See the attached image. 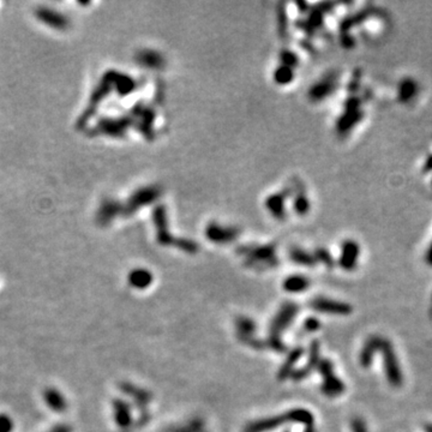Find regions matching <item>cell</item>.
<instances>
[{
  "label": "cell",
  "instance_id": "6da1fadb",
  "mask_svg": "<svg viewBox=\"0 0 432 432\" xmlns=\"http://www.w3.org/2000/svg\"><path fill=\"white\" fill-rule=\"evenodd\" d=\"M381 351L384 359V367H386L387 380L389 384L394 388H400L402 386L403 378L401 368L399 366L395 351H394L392 343L387 339L374 335L365 342L360 352V364L362 367H368L371 364L372 357L376 352Z\"/></svg>",
  "mask_w": 432,
  "mask_h": 432
},
{
  "label": "cell",
  "instance_id": "7a4b0ae2",
  "mask_svg": "<svg viewBox=\"0 0 432 432\" xmlns=\"http://www.w3.org/2000/svg\"><path fill=\"white\" fill-rule=\"evenodd\" d=\"M160 195L161 190L157 186H147V188L141 189L129 198L125 206H122V215H131V214L136 213L138 209H141L142 207L149 206L150 203H153L160 197Z\"/></svg>",
  "mask_w": 432,
  "mask_h": 432
},
{
  "label": "cell",
  "instance_id": "3957f363",
  "mask_svg": "<svg viewBox=\"0 0 432 432\" xmlns=\"http://www.w3.org/2000/svg\"><path fill=\"white\" fill-rule=\"evenodd\" d=\"M318 370H320L322 377H323L322 390H323L324 395L329 397H336L345 392V384L334 374V365L332 361L328 360V359L321 360L320 364H318Z\"/></svg>",
  "mask_w": 432,
  "mask_h": 432
},
{
  "label": "cell",
  "instance_id": "277c9868",
  "mask_svg": "<svg viewBox=\"0 0 432 432\" xmlns=\"http://www.w3.org/2000/svg\"><path fill=\"white\" fill-rule=\"evenodd\" d=\"M35 16L37 21L43 23L47 27L53 28L55 30H65L69 27V20L60 12L54 11L49 8L36 9Z\"/></svg>",
  "mask_w": 432,
  "mask_h": 432
},
{
  "label": "cell",
  "instance_id": "5b68a950",
  "mask_svg": "<svg viewBox=\"0 0 432 432\" xmlns=\"http://www.w3.org/2000/svg\"><path fill=\"white\" fill-rule=\"evenodd\" d=\"M311 307L316 311L323 312V314L342 315V316L349 315L353 311L351 305L346 304V302L332 300V299L326 298H317L315 299V300H312Z\"/></svg>",
  "mask_w": 432,
  "mask_h": 432
},
{
  "label": "cell",
  "instance_id": "8992f818",
  "mask_svg": "<svg viewBox=\"0 0 432 432\" xmlns=\"http://www.w3.org/2000/svg\"><path fill=\"white\" fill-rule=\"evenodd\" d=\"M119 215H122V204L116 201L107 200L101 204L99 213H97V221L102 225H107Z\"/></svg>",
  "mask_w": 432,
  "mask_h": 432
},
{
  "label": "cell",
  "instance_id": "52a82bcc",
  "mask_svg": "<svg viewBox=\"0 0 432 432\" xmlns=\"http://www.w3.org/2000/svg\"><path fill=\"white\" fill-rule=\"evenodd\" d=\"M207 235L213 241L226 242L232 241L238 235V231L232 227L229 228V227L220 226L217 223H210L207 228Z\"/></svg>",
  "mask_w": 432,
  "mask_h": 432
},
{
  "label": "cell",
  "instance_id": "ba28073f",
  "mask_svg": "<svg viewBox=\"0 0 432 432\" xmlns=\"http://www.w3.org/2000/svg\"><path fill=\"white\" fill-rule=\"evenodd\" d=\"M130 125V120L128 118L121 119H105L100 122L99 129L105 134H109L111 136L118 137L124 134L126 129Z\"/></svg>",
  "mask_w": 432,
  "mask_h": 432
},
{
  "label": "cell",
  "instance_id": "9c48e42d",
  "mask_svg": "<svg viewBox=\"0 0 432 432\" xmlns=\"http://www.w3.org/2000/svg\"><path fill=\"white\" fill-rule=\"evenodd\" d=\"M136 59L138 64H141L147 69H153V70L154 69H161L163 64H165L162 55H161L160 53L155 52V50H141L137 54Z\"/></svg>",
  "mask_w": 432,
  "mask_h": 432
},
{
  "label": "cell",
  "instance_id": "30bf717a",
  "mask_svg": "<svg viewBox=\"0 0 432 432\" xmlns=\"http://www.w3.org/2000/svg\"><path fill=\"white\" fill-rule=\"evenodd\" d=\"M357 256H358V248L357 245L348 242L343 248V254L341 257V266L346 270H352L357 264Z\"/></svg>",
  "mask_w": 432,
  "mask_h": 432
},
{
  "label": "cell",
  "instance_id": "8fae6325",
  "mask_svg": "<svg viewBox=\"0 0 432 432\" xmlns=\"http://www.w3.org/2000/svg\"><path fill=\"white\" fill-rule=\"evenodd\" d=\"M320 361V343H318V341H314L310 349V361H308L307 366L305 367L304 370L299 371V376L296 378L300 380V378L307 376V374H310L315 367H318Z\"/></svg>",
  "mask_w": 432,
  "mask_h": 432
},
{
  "label": "cell",
  "instance_id": "7c38bea8",
  "mask_svg": "<svg viewBox=\"0 0 432 432\" xmlns=\"http://www.w3.org/2000/svg\"><path fill=\"white\" fill-rule=\"evenodd\" d=\"M308 286V281L306 279H304V277L301 276H294L291 277V279H288L285 283V287L287 291H291V292H300L304 291L305 288Z\"/></svg>",
  "mask_w": 432,
  "mask_h": 432
},
{
  "label": "cell",
  "instance_id": "4fadbf2b",
  "mask_svg": "<svg viewBox=\"0 0 432 432\" xmlns=\"http://www.w3.org/2000/svg\"><path fill=\"white\" fill-rule=\"evenodd\" d=\"M291 77L292 74L289 71V68H287V66L277 69V71L275 72V80L277 83H287V82L291 81Z\"/></svg>",
  "mask_w": 432,
  "mask_h": 432
},
{
  "label": "cell",
  "instance_id": "5bb4252c",
  "mask_svg": "<svg viewBox=\"0 0 432 432\" xmlns=\"http://www.w3.org/2000/svg\"><path fill=\"white\" fill-rule=\"evenodd\" d=\"M352 432H367V427L365 421L361 418H353L351 421Z\"/></svg>",
  "mask_w": 432,
  "mask_h": 432
},
{
  "label": "cell",
  "instance_id": "9a60e30c",
  "mask_svg": "<svg viewBox=\"0 0 432 432\" xmlns=\"http://www.w3.org/2000/svg\"><path fill=\"white\" fill-rule=\"evenodd\" d=\"M318 328H320V322H318L316 318H310V320L306 321V329L310 330V332H314V330H317Z\"/></svg>",
  "mask_w": 432,
  "mask_h": 432
},
{
  "label": "cell",
  "instance_id": "2e32d148",
  "mask_svg": "<svg viewBox=\"0 0 432 432\" xmlns=\"http://www.w3.org/2000/svg\"><path fill=\"white\" fill-rule=\"evenodd\" d=\"M425 432H432V425L431 424L425 425Z\"/></svg>",
  "mask_w": 432,
  "mask_h": 432
}]
</instances>
